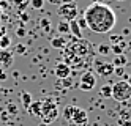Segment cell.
<instances>
[{"instance_id": "6da1fadb", "label": "cell", "mask_w": 131, "mask_h": 126, "mask_svg": "<svg viewBox=\"0 0 131 126\" xmlns=\"http://www.w3.org/2000/svg\"><path fill=\"white\" fill-rule=\"evenodd\" d=\"M84 19L87 22V28L95 33H109L117 24V16L111 6L93 2L84 11Z\"/></svg>"}, {"instance_id": "7a4b0ae2", "label": "cell", "mask_w": 131, "mask_h": 126, "mask_svg": "<svg viewBox=\"0 0 131 126\" xmlns=\"http://www.w3.org/2000/svg\"><path fill=\"white\" fill-rule=\"evenodd\" d=\"M63 118L70 126H87L89 123V113L87 110H84L82 107L78 106H67L63 109Z\"/></svg>"}, {"instance_id": "3957f363", "label": "cell", "mask_w": 131, "mask_h": 126, "mask_svg": "<svg viewBox=\"0 0 131 126\" xmlns=\"http://www.w3.org/2000/svg\"><path fill=\"white\" fill-rule=\"evenodd\" d=\"M59 106L52 98H46L41 99V113H40V118L43 121V124H51L55 120L59 118Z\"/></svg>"}, {"instance_id": "277c9868", "label": "cell", "mask_w": 131, "mask_h": 126, "mask_svg": "<svg viewBox=\"0 0 131 126\" xmlns=\"http://www.w3.org/2000/svg\"><path fill=\"white\" fill-rule=\"evenodd\" d=\"M112 87V96L111 98H114L117 102H126L129 101L131 98V87L128 85V82L123 79V81H117Z\"/></svg>"}, {"instance_id": "5b68a950", "label": "cell", "mask_w": 131, "mask_h": 126, "mask_svg": "<svg viewBox=\"0 0 131 126\" xmlns=\"http://www.w3.org/2000/svg\"><path fill=\"white\" fill-rule=\"evenodd\" d=\"M59 16L62 17V21L71 22L78 17V6L76 3H62L59 6Z\"/></svg>"}, {"instance_id": "8992f818", "label": "cell", "mask_w": 131, "mask_h": 126, "mask_svg": "<svg viewBox=\"0 0 131 126\" xmlns=\"http://www.w3.org/2000/svg\"><path fill=\"white\" fill-rule=\"evenodd\" d=\"M96 85V76L93 71H85L79 79V88L82 91H90Z\"/></svg>"}, {"instance_id": "52a82bcc", "label": "cell", "mask_w": 131, "mask_h": 126, "mask_svg": "<svg viewBox=\"0 0 131 126\" xmlns=\"http://www.w3.org/2000/svg\"><path fill=\"white\" fill-rule=\"evenodd\" d=\"M95 71L96 74L103 76V77H109L114 74V65L111 62H95Z\"/></svg>"}, {"instance_id": "ba28073f", "label": "cell", "mask_w": 131, "mask_h": 126, "mask_svg": "<svg viewBox=\"0 0 131 126\" xmlns=\"http://www.w3.org/2000/svg\"><path fill=\"white\" fill-rule=\"evenodd\" d=\"M54 74L59 77V79H65V77H70L71 76V66L67 62H59L54 68Z\"/></svg>"}, {"instance_id": "9c48e42d", "label": "cell", "mask_w": 131, "mask_h": 126, "mask_svg": "<svg viewBox=\"0 0 131 126\" xmlns=\"http://www.w3.org/2000/svg\"><path fill=\"white\" fill-rule=\"evenodd\" d=\"M14 57L10 51H0V68H10L13 65Z\"/></svg>"}, {"instance_id": "30bf717a", "label": "cell", "mask_w": 131, "mask_h": 126, "mask_svg": "<svg viewBox=\"0 0 131 126\" xmlns=\"http://www.w3.org/2000/svg\"><path fill=\"white\" fill-rule=\"evenodd\" d=\"M70 33H71L74 38H76V40H82V28L78 25L76 19L70 22Z\"/></svg>"}, {"instance_id": "8fae6325", "label": "cell", "mask_w": 131, "mask_h": 126, "mask_svg": "<svg viewBox=\"0 0 131 126\" xmlns=\"http://www.w3.org/2000/svg\"><path fill=\"white\" fill-rule=\"evenodd\" d=\"M29 113L32 115V117H40L41 113V101H32V104L29 106Z\"/></svg>"}, {"instance_id": "7c38bea8", "label": "cell", "mask_w": 131, "mask_h": 126, "mask_svg": "<svg viewBox=\"0 0 131 126\" xmlns=\"http://www.w3.org/2000/svg\"><path fill=\"white\" fill-rule=\"evenodd\" d=\"M51 46L54 49H65L67 47V40L63 36H55V38H51Z\"/></svg>"}, {"instance_id": "4fadbf2b", "label": "cell", "mask_w": 131, "mask_h": 126, "mask_svg": "<svg viewBox=\"0 0 131 126\" xmlns=\"http://www.w3.org/2000/svg\"><path fill=\"white\" fill-rule=\"evenodd\" d=\"M111 63L114 65V68H117V66H125L128 63V59H126V55L120 54V55H115L114 57V62H111Z\"/></svg>"}, {"instance_id": "5bb4252c", "label": "cell", "mask_w": 131, "mask_h": 126, "mask_svg": "<svg viewBox=\"0 0 131 126\" xmlns=\"http://www.w3.org/2000/svg\"><path fill=\"white\" fill-rule=\"evenodd\" d=\"M120 126H131V112H123L122 117L118 118Z\"/></svg>"}, {"instance_id": "9a60e30c", "label": "cell", "mask_w": 131, "mask_h": 126, "mask_svg": "<svg viewBox=\"0 0 131 126\" xmlns=\"http://www.w3.org/2000/svg\"><path fill=\"white\" fill-rule=\"evenodd\" d=\"M10 44H11V40H10L8 35H2V36H0V51H6L8 47H10Z\"/></svg>"}, {"instance_id": "2e32d148", "label": "cell", "mask_w": 131, "mask_h": 126, "mask_svg": "<svg viewBox=\"0 0 131 126\" xmlns=\"http://www.w3.org/2000/svg\"><path fill=\"white\" fill-rule=\"evenodd\" d=\"M21 102H22V106H24L25 109H29V106L32 104V95L27 93V91L21 93Z\"/></svg>"}, {"instance_id": "e0dca14e", "label": "cell", "mask_w": 131, "mask_h": 126, "mask_svg": "<svg viewBox=\"0 0 131 126\" xmlns=\"http://www.w3.org/2000/svg\"><path fill=\"white\" fill-rule=\"evenodd\" d=\"M57 30H59V33H70V22H67V21H60L59 24H57Z\"/></svg>"}, {"instance_id": "ac0fdd59", "label": "cell", "mask_w": 131, "mask_h": 126, "mask_svg": "<svg viewBox=\"0 0 131 126\" xmlns=\"http://www.w3.org/2000/svg\"><path fill=\"white\" fill-rule=\"evenodd\" d=\"M100 95L103 96V98H111V96H112V87L111 85H103L101 87V90H100Z\"/></svg>"}, {"instance_id": "d6986e66", "label": "cell", "mask_w": 131, "mask_h": 126, "mask_svg": "<svg viewBox=\"0 0 131 126\" xmlns=\"http://www.w3.org/2000/svg\"><path fill=\"white\" fill-rule=\"evenodd\" d=\"M126 47V43H120V44H115V46H112L111 47V51L114 52L115 55H120L122 52H123V49Z\"/></svg>"}, {"instance_id": "ffe728a7", "label": "cell", "mask_w": 131, "mask_h": 126, "mask_svg": "<svg viewBox=\"0 0 131 126\" xmlns=\"http://www.w3.org/2000/svg\"><path fill=\"white\" fill-rule=\"evenodd\" d=\"M111 52V46H107V44H101V46H98V54H101V55H107Z\"/></svg>"}, {"instance_id": "44dd1931", "label": "cell", "mask_w": 131, "mask_h": 126, "mask_svg": "<svg viewBox=\"0 0 131 126\" xmlns=\"http://www.w3.org/2000/svg\"><path fill=\"white\" fill-rule=\"evenodd\" d=\"M62 84H63V88H71V87L74 85V82H73V79H71V76L62 79Z\"/></svg>"}, {"instance_id": "7402d4cb", "label": "cell", "mask_w": 131, "mask_h": 126, "mask_svg": "<svg viewBox=\"0 0 131 126\" xmlns=\"http://www.w3.org/2000/svg\"><path fill=\"white\" fill-rule=\"evenodd\" d=\"M30 5H32V8H35V9H41L43 5H44V0H30Z\"/></svg>"}, {"instance_id": "603a6c76", "label": "cell", "mask_w": 131, "mask_h": 126, "mask_svg": "<svg viewBox=\"0 0 131 126\" xmlns=\"http://www.w3.org/2000/svg\"><path fill=\"white\" fill-rule=\"evenodd\" d=\"M41 27H43V30L44 32H48L49 28H51V22H49V19H41Z\"/></svg>"}, {"instance_id": "cb8c5ba5", "label": "cell", "mask_w": 131, "mask_h": 126, "mask_svg": "<svg viewBox=\"0 0 131 126\" xmlns=\"http://www.w3.org/2000/svg\"><path fill=\"white\" fill-rule=\"evenodd\" d=\"M114 74L115 76H123L125 74V66H117V68H114Z\"/></svg>"}, {"instance_id": "d4e9b609", "label": "cell", "mask_w": 131, "mask_h": 126, "mask_svg": "<svg viewBox=\"0 0 131 126\" xmlns=\"http://www.w3.org/2000/svg\"><path fill=\"white\" fill-rule=\"evenodd\" d=\"M76 22H78V25H79L81 28H87V22H85V19H84V17L76 19Z\"/></svg>"}, {"instance_id": "484cf974", "label": "cell", "mask_w": 131, "mask_h": 126, "mask_svg": "<svg viewBox=\"0 0 131 126\" xmlns=\"http://www.w3.org/2000/svg\"><path fill=\"white\" fill-rule=\"evenodd\" d=\"M16 51H17V54H21V55H22V54H25L27 49H25V46H24V44H17V46H16Z\"/></svg>"}, {"instance_id": "4316f807", "label": "cell", "mask_w": 131, "mask_h": 126, "mask_svg": "<svg viewBox=\"0 0 131 126\" xmlns=\"http://www.w3.org/2000/svg\"><path fill=\"white\" fill-rule=\"evenodd\" d=\"M16 33H17V36H19V38H24V36H25V28L21 25L19 28H17V32H16Z\"/></svg>"}, {"instance_id": "83f0119b", "label": "cell", "mask_w": 131, "mask_h": 126, "mask_svg": "<svg viewBox=\"0 0 131 126\" xmlns=\"http://www.w3.org/2000/svg\"><path fill=\"white\" fill-rule=\"evenodd\" d=\"M16 106H11V104H8V112H10V113H16Z\"/></svg>"}, {"instance_id": "f1b7e54d", "label": "cell", "mask_w": 131, "mask_h": 126, "mask_svg": "<svg viewBox=\"0 0 131 126\" xmlns=\"http://www.w3.org/2000/svg\"><path fill=\"white\" fill-rule=\"evenodd\" d=\"M60 3H74V0H59Z\"/></svg>"}, {"instance_id": "f546056e", "label": "cell", "mask_w": 131, "mask_h": 126, "mask_svg": "<svg viewBox=\"0 0 131 126\" xmlns=\"http://www.w3.org/2000/svg\"><path fill=\"white\" fill-rule=\"evenodd\" d=\"M125 81H126V82H128V85L131 87V74H128V76H126V79H125Z\"/></svg>"}, {"instance_id": "4dcf8cb0", "label": "cell", "mask_w": 131, "mask_h": 126, "mask_svg": "<svg viewBox=\"0 0 131 126\" xmlns=\"http://www.w3.org/2000/svg\"><path fill=\"white\" fill-rule=\"evenodd\" d=\"M93 126H100V124H93Z\"/></svg>"}, {"instance_id": "1f68e13d", "label": "cell", "mask_w": 131, "mask_h": 126, "mask_svg": "<svg viewBox=\"0 0 131 126\" xmlns=\"http://www.w3.org/2000/svg\"><path fill=\"white\" fill-rule=\"evenodd\" d=\"M128 46H129V47H131V43H129V44H128Z\"/></svg>"}, {"instance_id": "d6a6232c", "label": "cell", "mask_w": 131, "mask_h": 126, "mask_svg": "<svg viewBox=\"0 0 131 126\" xmlns=\"http://www.w3.org/2000/svg\"><path fill=\"white\" fill-rule=\"evenodd\" d=\"M118 2H122V0H118Z\"/></svg>"}, {"instance_id": "836d02e7", "label": "cell", "mask_w": 131, "mask_h": 126, "mask_svg": "<svg viewBox=\"0 0 131 126\" xmlns=\"http://www.w3.org/2000/svg\"><path fill=\"white\" fill-rule=\"evenodd\" d=\"M129 99H131V98H129Z\"/></svg>"}]
</instances>
